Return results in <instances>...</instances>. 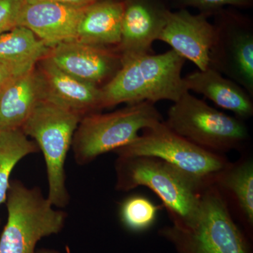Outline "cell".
Segmentation results:
<instances>
[{
	"label": "cell",
	"instance_id": "obj_1",
	"mask_svg": "<svg viewBox=\"0 0 253 253\" xmlns=\"http://www.w3.org/2000/svg\"><path fill=\"white\" fill-rule=\"evenodd\" d=\"M185 61L172 49L159 54L122 56L119 71L101 87V109L124 103L176 102L189 91L181 76Z\"/></svg>",
	"mask_w": 253,
	"mask_h": 253
},
{
	"label": "cell",
	"instance_id": "obj_15",
	"mask_svg": "<svg viewBox=\"0 0 253 253\" xmlns=\"http://www.w3.org/2000/svg\"><path fill=\"white\" fill-rule=\"evenodd\" d=\"M188 91L204 95L221 109L231 111L240 119L253 115V96L239 84L211 67L197 70L183 78Z\"/></svg>",
	"mask_w": 253,
	"mask_h": 253
},
{
	"label": "cell",
	"instance_id": "obj_7",
	"mask_svg": "<svg viewBox=\"0 0 253 253\" xmlns=\"http://www.w3.org/2000/svg\"><path fill=\"white\" fill-rule=\"evenodd\" d=\"M164 123L178 135L217 154L239 149L249 139L243 120L218 111L189 91L173 103Z\"/></svg>",
	"mask_w": 253,
	"mask_h": 253
},
{
	"label": "cell",
	"instance_id": "obj_14",
	"mask_svg": "<svg viewBox=\"0 0 253 253\" xmlns=\"http://www.w3.org/2000/svg\"><path fill=\"white\" fill-rule=\"evenodd\" d=\"M44 96L82 116L101 109V86L80 81L60 69L47 57L37 63Z\"/></svg>",
	"mask_w": 253,
	"mask_h": 253
},
{
	"label": "cell",
	"instance_id": "obj_5",
	"mask_svg": "<svg viewBox=\"0 0 253 253\" xmlns=\"http://www.w3.org/2000/svg\"><path fill=\"white\" fill-rule=\"evenodd\" d=\"M83 116L79 113L42 98L21 127L42 151L49 182L47 199L55 207L69 202L66 186L65 162L75 131Z\"/></svg>",
	"mask_w": 253,
	"mask_h": 253
},
{
	"label": "cell",
	"instance_id": "obj_9",
	"mask_svg": "<svg viewBox=\"0 0 253 253\" xmlns=\"http://www.w3.org/2000/svg\"><path fill=\"white\" fill-rule=\"evenodd\" d=\"M209 67L236 82L253 96V24L226 8L214 15Z\"/></svg>",
	"mask_w": 253,
	"mask_h": 253
},
{
	"label": "cell",
	"instance_id": "obj_17",
	"mask_svg": "<svg viewBox=\"0 0 253 253\" xmlns=\"http://www.w3.org/2000/svg\"><path fill=\"white\" fill-rule=\"evenodd\" d=\"M124 2L102 0L86 8L76 41L90 45L116 47L121 42Z\"/></svg>",
	"mask_w": 253,
	"mask_h": 253
},
{
	"label": "cell",
	"instance_id": "obj_12",
	"mask_svg": "<svg viewBox=\"0 0 253 253\" xmlns=\"http://www.w3.org/2000/svg\"><path fill=\"white\" fill-rule=\"evenodd\" d=\"M208 16L193 14L186 9L170 11L158 41L171 46L176 54L189 60L201 71L209 67V53L214 38Z\"/></svg>",
	"mask_w": 253,
	"mask_h": 253
},
{
	"label": "cell",
	"instance_id": "obj_3",
	"mask_svg": "<svg viewBox=\"0 0 253 253\" xmlns=\"http://www.w3.org/2000/svg\"><path fill=\"white\" fill-rule=\"evenodd\" d=\"M160 234L177 253H251L249 241L214 184L203 191L199 209L189 224L165 227Z\"/></svg>",
	"mask_w": 253,
	"mask_h": 253
},
{
	"label": "cell",
	"instance_id": "obj_27",
	"mask_svg": "<svg viewBox=\"0 0 253 253\" xmlns=\"http://www.w3.org/2000/svg\"><path fill=\"white\" fill-rule=\"evenodd\" d=\"M0 91H1V89H0Z\"/></svg>",
	"mask_w": 253,
	"mask_h": 253
},
{
	"label": "cell",
	"instance_id": "obj_2",
	"mask_svg": "<svg viewBox=\"0 0 253 253\" xmlns=\"http://www.w3.org/2000/svg\"><path fill=\"white\" fill-rule=\"evenodd\" d=\"M116 170V189L129 191L139 186L149 188L162 201L174 226H184L192 220L203 191L208 186L169 163L149 156L118 157Z\"/></svg>",
	"mask_w": 253,
	"mask_h": 253
},
{
	"label": "cell",
	"instance_id": "obj_6",
	"mask_svg": "<svg viewBox=\"0 0 253 253\" xmlns=\"http://www.w3.org/2000/svg\"><path fill=\"white\" fill-rule=\"evenodd\" d=\"M7 222L0 236V253H36L43 238L59 234L67 214L53 208L38 188L10 182L6 194Z\"/></svg>",
	"mask_w": 253,
	"mask_h": 253
},
{
	"label": "cell",
	"instance_id": "obj_13",
	"mask_svg": "<svg viewBox=\"0 0 253 253\" xmlns=\"http://www.w3.org/2000/svg\"><path fill=\"white\" fill-rule=\"evenodd\" d=\"M88 6L76 7L51 1H25L18 26L28 28L51 48L59 43L76 41L78 27Z\"/></svg>",
	"mask_w": 253,
	"mask_h": 253
},
{
	"label": "cell",
	"instance_id": "obj_11",
	"mask_svg": "<svg viewBox=\"0 0 253 253\" xmlns=\"http://www.w3.org/2000/svg\"><path fill=\"white\" fill-rule=\"evenodd\" d=\"M124 2L121 42L117 49L122 56L152 53L167 20V0H126Z\"/></svg>",
	"mask_w": 253,
	"mask_h": 253
},
{
	"label": "cell",
	"instance_id": "obj_19",
	"mask_svg": "<svg viewBox=\"0 0 253 253\" xmlns=\"http://www.w3.org/2000/svg\"><path fill=\"white\" fill-rule=\"evenodd\" d=\"M213 184L232 196L246 224L253 226V161L246 160L234 165L230 163L217 176Z\"/></svg>",
	"mask_w": 253,
	"mask_h": 253
},
{
	"label": "cell",
	"instance_id": "obj_16",
	"mask_svg": "<svg viewBox=\"0 0 253 253\" xmlns=\"http://www.w3.org/2000/svg\"><path fill=\"white\" fill-rule=\"evenodd\" d=\"M43 96L42 81L36 68L14 78L0 91V130L21 129Z\"/></svg>",
	"mask_w": 253,
	"mask_h": 253
},
{
	"label": "cell",
	"instance_id": "obj_18",
	"mask_svg": "<svg viewBox=\"0 0 253 253\" xmlns=\"http://www.w3.org/2000/svg\"><path fill=\"white\" fill-rule=\"evenodd\" d=\"M49 49L44 42L23 26L0 35V63L16 78L33 71Z\"/></svg>",
	"mask_w": 253,
	"mask_h": 253
},
{
	"label": "cell",
	"instance_id": "obj_26",
	"mask_svg": "<svg viewBox=\"0 0 253 253\" xmlns=\"http://www.w3.org/2000/svg\"><path fill=\"white\" fill-rule=\"evenodd\" d=\"M36 253H59L56 252V251H53V250L42 249V250H39V251H36Z\"/></svg>",
	"mask_w": 253,
	"mask_h": 253
},
{
	"label": "cell",
	"instance_id": "obj_10",
	"mask_svg": "<svg viewBox=\"0 0 253 253\" xmlns=\"http://www.w3.org/2000/svg\"><path fill=\"white\" fill-rule=\"evenodd\" d=\"M46 56L73 77L99 86L111 81L122 64V55L117 48L90 45L76 41L56 44L50 48Z\"/></svg>",
	"mask_w": 253,
	"mask_h": 253
},
{
	"label": "cell",
	"instance_id": "obj_25",
	"mask_svg": "<svg viewBox=\"0 0 253 253\" xmlns=\"http://www.w3.org/2000/svg\"><path fill=\"white\" fill-rule=\"evenodd\" d=\"M14 77V75L11 72V71L0 63V89L4 88L6 84H9L10 82L12 81Z\"/></svg>",
	"mask_w": 253,
	"mask_h": 253
},
{
	"label": "cell",
	"instance_id": "obj_4",
	"mask_svg": "<svg viewBox=\"0 0 253 253\" xmlns=\"http://www.w3.org/2000/svg\"><path fill=\"white\" fill-rule=\"evenodd\" d=\"M163 121L156 104L149 101L128 105L112 113L86 114L73 135L75 160L78 165L88 164L101 155L129 144L139 131Z\"/></svg>",
	"mask_w": 253,
	"mask_h": 253
},
{
	"label": "cell",
	"instance_id": "obj_8",
	"mask_svg": "<svg viewBox=\"0 0 253 253\" xmlns=\"http://www.w3.org/2000/svg\"><path fill=\"white\" fill-rule=\"evenodd\" d=\"M118 157L149 156L160 158L206 185L230 163L217 153L203 149L158 123L141 131L134 141L114 151Z\"/></svg>",
	"mask_w": 253,
	"mask_h": 253
},
{
	"label": "cell",
	"instance_id": "obj_20",
	"mask_svg": "<svg viewBox=\"0 0 253 253\" xmlns=\"http://www.w3.org/2000/svg\"><path fill=\"white\" fill-rule=\"evenodd\" d=\"M38 151V144L30 141L22 129L0 130V205L6 201L15 166L28 155Z\"/></svg>",
	"mask_w": 253,
	"mask_h": 253
},
{
	"label": "cell",
	"instance_id": "obj_24",
	"mask_svg": "<svg viewBox=\"0 0 253 253\" xmlns=\"http://www.w3.org/2000/svg\"><path fill=\"white\" fill-rule=\"evenodd\" d=\"M102 0H25L26 2H36V1H51L59 4L67 5V6H76V7H86L95 4Z\"/></svg>",
	"mask_w": 253,
	"mask_h": 253
},
{
	"label": "cell",
	"instance_id": "obj_23",
	"mask_svg": "<svg viewBox=\"0 0 253 253\" xmlns=\"http://www.w3.org/2000/svg\"><path fill=\"white\" fill-rule=\"evenodd\" d=\"M25 0H0V35L18 26Z\"/></svg>",
	"mask_w": 253,
	"mask_h": 253
},
{
	"label": "cell",
	"instance_id": "obj_21",
	"mask_svg": "<svg viewBox=\"0 0 253 253\" xmlns=\"http://www.w3.org/2000/svg\"><path fill=\"white\" fill-rule=\"evenodd\" d=\"M159 208L144 196H131L121 204V222L126 229L133 232L147 230L156 221Z\"/></svg>",
	"mask_w": 253,
	"mask_h": 253
},
{
	"label": "cell",
	"instance_id": "obj_22",
	"mask_svg": "<svg viewBox=\"0 0 253 253\" xmlns=\"http://www.w3.org/2000/svg\"><path fill=\"white\" fill-rule=\"evenodd\" d=\"M177 7L186 9L195 8L199 10L201 14L208 17L214 16L221 10L229 6L236 8L251 7L253 0H171Z\"/></svg>",
	"mask_w": 253,
	"mask_h": 253
}]
</instances>
